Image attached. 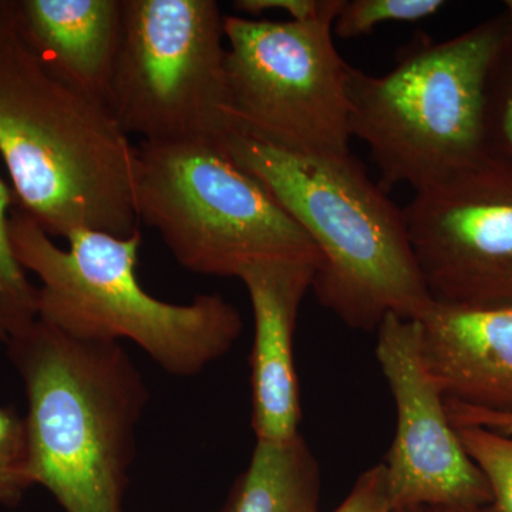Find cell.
Listing matches in <instances>:
<instances>
[{
	"mask_svg": "<svg viewBox=\"0 0 512 512\" xmlns=\"http://www.w3.org/2000/svg\"><path fill=\"white\" fill-rule=\"evenodd\" d=\"M316 271L306 262L269 261L248 265L237 276L247 288L254 313L249 382L256 441L282 444L301 434L293 339L299 308Z\"/></svg>",
	"mask_w": 512,
	"mask_h": 512,
	"instance_id": "8fae6325",
	"label": "cell"
},
{
	"mask_svg": "<svg viewBox=\"0 0 512 512\" xmlns=\"http://www.w3.org/2000/svg\"><path fill=\"white\" fill-rule=\"evenodd\" d=\"M508 26L503 12L441 42L420 35L382 76L350 66V133L384 191L427 190L483 160L485 82Z\"/></svg>",
	"mask_w": 512,
	"mask_h": 512,
	"instance_id": "5b68a950",
	"label": "cell"
},
{
	"mask_svg": "<svg viewBox=\"0 0 512 512\" xmlns=\"http://www.w3.org/2000/svg\"><path fill=\"white\" fill-rule=\"evenodd\" d=\"M340 5L306 22L225 16L231 130L289 153L352 156L350 64L333 42Z\"/></svg>",
	"mask_w": 512,
	"mask_h": 512,
	"instance_id": "52a82bcc",
	"label": "cell"
},
{
	"mask_svg": "<svg viewBox=\"0 0 512 512\" xmlns=\"http://www.w3.org/2000/svg\"><path fill=\"white\" fill-rule=\"evenodd\" d=\"M376 333L377 362L396 407L383 461L394 511L487 508L490 485L448 419L446 396L424 360L419 320L387 315Z\"/></svg>",
	"mask_w": 512,
	"mask_h": 512,
	"instance_id": "30bf717a",
	"label": "cell"
},
{
	"mask_svg": "<svg viewBox=\"0 0 512 512\" xmlns=\"http://www.w3.org/2000/svg\"><path fill=\"white\" fill-rule=\"evenodd\" d=\"M510 26L488 69L484 93L485 157L512 167V0L505 2Z\"/></svg>",
	"mask_w": 512,
	"mask_h": 512,
	"instance_id": "2e32d148",
	"label": "cell"
},
{
	"mask_svg": "<svg viewBox=\"0 0 512 512\" xmlns=\"http://www.w3.org/2000/svg\"><path fill=\"white\" fill-rule=\"evenodd\" d=\"M427 512H487L484 508H429Z\"/></svg>",
	"mask_w": 512,
	"mask_h": 512,
	"instance_id": "cb8c5ba5",
	"label": "cell"
},
{
	"mask_svg": "<svg viewBox=\"0 0 512 512\" xmlns=\"http://www.w3.org/2000/svg\"><path fill=\"white\" fill-rule=\"evenodd\" d=\"M13 23L49 72L107 104L124 0H12Z\"/></svg>",
	"mask_w": 512,
	"mask_h": 512,
	"instance_id": "4fadbf2b",
	"label": "cell"
},
{
	"mask_svg": "<svg viewBox=\"0 0 512 512\" xmlns=\"http://www.w3.org/2000/svg\"><path fill=\"white\" fill-rule=\"evenodd\" d=\"M448 419L454 427H484L504 434H512L511 414L487 412L456 400L446 399Z\"/></svg>",
	"mask_w": 512,
	"mask_h": 512,
	"instance_id": "7402d4cb",
	"label": "cell"
},
{
	"mask_svg": "<svg viewBox=\"0 0 512 512\" xmlns=\"http://www.w3.org/2000/svg\"><path fill=\"white\" fill-rule=\"evenodd\" d=\"M0 157L19 211L50 237L140 229L137 146L107 104L43 66L13 20L0 30Z\"/></svg>",
	"mask_w": 512,
	"mask_h": 512,
	"instance_id": "6da1fadb",
	"label": "cell"
},
{
	"mask_svg": "<svg viewBox=\"0 0 512 512\" xmlns=\"http://www.w3.org/2000/svg\"><path fill=\"white\" fill-rule=\"evenodd\" d=\"M32 487L25 417L0 406V505L16 507Z\"/></svg>",
	"mask_w": 512,
	"mask_h": 512,
	"instance_id": "d6986e66",
	"label": "cell"
},
{
	"mask_svg": "<svg viewBox=\"0 0 512 512\" xmlns=\"http://www.w3.org/2000/svg\"><path fill=\"white\" fill-rule=\"evenodd\" d=\"M229 156L301 225L322 256L312 291L350 329L376 332L387 315L420 320L434 301L404 210L355 157L289 153L231 130Z\"/></svg>",
	"mask_w": 512,
	"mask_h": 512,
	"instance_id": "3957f363",
	"label": "cell"
},
{
	"mask_svg": "<svg viewBox=\"0 0 512 512\" xmlns=\"http://www.w3.org/2000/svg\"><path fill=\"white\" fill-rule=\"evenodd\" d=\"M136 204L140 222L194 274L237 278L269 261L322 265L301 225L221 144L141 141Z\"/></svg>",
	"mask_w": 512,
	"mask_h": 512,
	"instance_id": "8992f818",
	"label": "cell"
},
{
	"mask_svg": "<svg viewBox=\"0 0 512 512\" xmlns=\"http://www.w3.org/2000/svg\"><path fill=\"white\" fill-rule=\"evenodd\" d=\"M464 450L490 485L487 512H512V434L484 427H454Z\"/></svg>",
	"mask_w": 512,
	"mask_h": 512,
	"instance_id": "e0dca14e",
	"label": "cell"
},
{
	"mask_svg": "<svg viewBox=\"0 0 512 512\" xmlns=\"http://www.w3.org/2000/svg\"><path fill=\"white\" fill-rule=\"evenodd\" d=\"M13 202L12 188L0 178V343L5 345L37 319V286L29 281L10 241Z\"/></svg>",
	"mask_w": 512,
	"mask_h": 512,
	"instance_id": "9a60e30c",
	"label": "cell"
},
{
	"mask_svg": "<svg viewBox=\"0 0 512 512\" xmlns=\"http://www.w3.org/2000/svg\"><path fill=\"white\" fill-rule=\"evenodd\" d=\"M446 5L443 0H342L333 35L355 39L370 35L382 23L420 22L437 15Z\"/></svg>",
	"mask_w": 512,
	"mask_h": 512,
	"instance_id": "ac0fdd59",
	"label": "cell"
},
{
	"mask_svg": "<svg viewBox=\"0 0 512 512\" xmlns=\"http://www.w3.org/2000/svg\"><path fill=\"white\" fill-rule=\"evenodd\" d=\"M396 512H427L426 508H404V510H399Z\"/></svg>",
	"mask_w": 512,
	"mask_h": 512,
	"instance_id": "d4e9b609",
	"label": "cell"
},
{
	"mask_svg": "<svg viewBox=\"0 0 512 512\" xmlns=\"http://www.w3.org/2000/svg\"><path fill=\"white\" fill-rule=\"evenodd\" d=\"M224 19L214 0H124L107 106L127 134L225 146Z\"/></svg>",
	"mask_w": 512,
	"mask_h": 512,
	"instance_id": "ba28073f",
	"label": "cell"
},
{
	"mask_svg": "<svg viewBox=\"0 0 512 512\" xmlns=\"http://www.w3.org/2000/svg\"><path fill=\"white\" fill-rule=\"evenodd\" d=\"M16 259L39 279L37 319L89 342L130 340L168 375L194 377L231 352L244 330L218 293L188 303L154 298L137 276L140 229L130 237L76 231L60 248L32 218L10 217Z\"/></svg>",
	"mask_w": 512,
	"mask_h": 512,
	"instance_id": "277c9868",
	"label": "cell"
},
{
	"mask_svg": "<svg viewBox=\"0 0 512 512\" xmlns=\"http://www.w3.org/2000/svg\"><path fill=\"white\" fill-rule=\"evenodd\" d=\"M322 474L308 441H256L218 512H320Z\"/></svg>",
	"mask_w": 512,
	"mask_h": 512,
	"instance_id": "5bb4252c",
	"label": "cell"
},
{
	"mask_svg": "<svg viewBox=\"0 0 512 512\" xmlns=\"http://www.w3.org/2000/svg\"><path fill=\"white\" fill-rule=\"evenodd\" d=\"M419 323L424 360L444 396L512 416V308L434 302Z\"/></svg>",
	"mask_w": 512,
	"mask_h": 512,
	"instance_id": "7c38bea8",
	"label": "cell"
},
{
	"mask_svg": "<svg viewBox=\"0 0 512 512\" xmlns=\"http://www.w3.org/2000/svg\"><path fill=\"white\" fill-rule=\"evenodd\" d=\"M13 20L12 0H0V30L9 26Z\"/></svg>",
	"mask_w": 512,
	"mask_h": 512,
	"instance_id": "603a6c76",
	"label": "cell"
},
{
	"mask_svg": "<svg viewBox=\"0 0 512 512\" xmlns=\"http://www.w3.org/2000/svg\"><path fill=\"white\" fill-rule=\"evenodd\" d=\"M403 210L434 302L512 308V167L484 157Z\"/></svg>",
	"mask_w": 512,
	"mask_h": 512,
	"instance_id": "9c48e42d",
	"label": "cell"
},
{
	"mask_svg": "<svg viewBox=\"0 0 512 512\" xmlns=\"http://www.w3.org/2000/svg\"><path fill=\"white\" fill-rule=\"evenodd\" d=\"M333 512H396L390 503L383 463L363 471L343 503Z\"/></svg>",
	"mask_w": 512,
	"mask_h": 512,
	"instance_id": "ffe728a7",
	"label": "cell"
},
{
	"mask_svg": "<svg viewBox=\"0 0 512 512\" xmlns=\"http://www.w3.org/2000/svg\"><path fill=\"white\" fill-rule=\"evenodd\" d=\"M28 399L30 476L64 512H124L146 380L119 342H89L36 319L6 343Z\"/></svg>",
	"mask_w": 512,
	"mask_h": 512,
	"instance_id": "7a4b0ae2",
	"label": "cell"
},
{
	"mask_svg": "<svg viewBox=\"0 0 512 512\" xmlns=\"http://www.w3.org/2000/svg\"><path fill=\"white\" fill-rule=\"evenodd\" d=\"M336 0H237L234 8L244 13L245 18L259 19L269 10L285 12L295 22H306L328 12Z\"/></svg>",
	"mask_w": 512,
	"mask_h": 512,
	"instance_id": "44dd1931",
	"label": "cell"
}]
</instances>
